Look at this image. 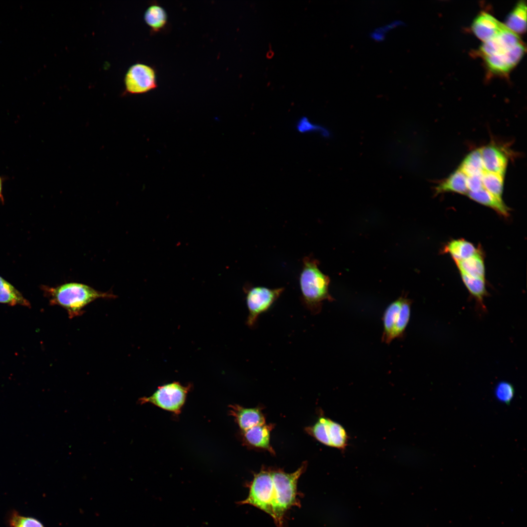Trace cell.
Instances as JSON below:
<instances>
[{"label": "cell", "mask_w": 527, "mask_h": 527, "mask_svg": "<svg viewBox=\"0 0 527 527\" xmlns=\"http://www.w3.org/2000/svg\"><path fill=\"white\" fill-rule=\"evenodd\" d=\"M295 128L299 133L302 134H316L324 138H328L331 136V133L327 128L315 122L305 116L298 119L295 124Z\"/></svg>", "instance_id": "obj_25"}, {"label": "cell", "mask_w": 527, "mask_h": 527, "mask_svg": "<svg viewBox=\"0 0 527 527\" xmlns=\"http://www.w3.org/2000/svg\"><path fill=\"white\" fill-rule=\"evenodd\" d=\"M0 303L31 307V304L12 284L0 276Z\"/></svg>", "instance_id": "obj_17"}, {"label": "cell", "mask_w": 527, "mask_h": 527, "mask_svg": "<svg viewBox=\"0 0 527 527\" xmlns=\"http://www.w3.org/2000/svg\"><path fill=\"white\" fill-rule=\"evenodd\" d=\"M124 83L123 94H140L148 92L157 86L156 71L147 64L136 63L127 71Z\"/></svg>", "instance_id": "obj_8"}, {"label": "cell", "mask_w": 527, "mask_h": 527, "mask_svg": "<svg viewBox=\"0 0 527 527\" xmlns=\"http://www.w3.org/2000/svg\"><path fill=\"white\" fill-rule=\"evenodd\" d=\"M41 289L50 305H59L67 312L70 319L80 316L88 304L98 299L116 298L112 292H101L82 283L70 282L55 287L42 285Z\"/></svg>", "instance_id": "obj_1"}, {"label": "cell", "mask_w": 527, "mask_h": 527, "mask_svg": "<svg viewBox=\"0 0 527 527\" xmlns=\"http://www.w3.org/2000/svg\"><path fill=\"white\" fill-rule=\"evenodd\" d=\"M482 175H473L467 176V186L468 191L476 192L484 188L482 182Z\"/></svg>", "instance_id": "obj_30"}, {"label": "cell", "mask_w": 527, "mask_h": 527, "mask_svg": "<svg viewBox=\"0 0 527 527\" xmlns=\"http://www.w3.org/2000/svg\"><path fill=\"white\" fill-rule=\"evenodd\" d=\"M482 178L483 187L497 198L502 200L504 176L485 171Z\"/></svg>", "instance_id": "obj_26"}, {"label": "cell", "mask_w": 527, "mask_h": 527, "mask_svg": "<svg viewBox=\"0 0 527 527\" xmlns=\"http://www.w3.org/2000/svg\"><path fill=\"white\" fill-rule=\"evenodd\" d=\"M403 24L402 21L395 20L383 26L378 27L371 32L370 34V38L375 41H382L385 39L386 34L388 32L403 25Z\"/></svg>", "instance_id": "obj_29"}, {"label": "cell", "mask_w": 527, "mask_h": 527, "mask_svg": "<svg viewBox=\"0 0 527 527\" xmlns=\"http://www.w3.org/2000/svg\"><path fill=\"white\" fill-rule=\"evenodd\" d=\"M411 303L410 299L402 296L386 308L383 317V342L389 344L402 337L409 321Z\"/></svg>", "instance_id": "obj_4"}, {"label": "cell", "mask_w": 527, "mask_h": 527, "mask_svg": "<svg viewBox=\"0 0 527 527\" xmlns=\"http://www.w3.org/2000/svg\"><path fill=\"white\" fill-rule=\"evenodd\" d=\"M306 464L295 471L288 473L281 469L270 470L276 498L271 517L278 527H285V516L293 507H300L297 482L304 472Z\"/></svg>", "instance_id": "obj_3"}, {"label": "cell", "mask_w": 527, "mask_h": 527, "mask_svg": "<svg viewBox=\"0 0 527 527\" xmlns=\"http://www.w3.org/2000/svg\"><path fill=\"white\" fill-rule=\"evenodd\" d=\"M522 42L518 35L504 24L497 34L483 42L477 51V54L483 58L499 53Z\"/></svg>", "instance_id": "obj_10"}, {"label": "cell", "mask_w": 527, "mask_h": 527, "mask_svg": "<svg viewBox=\"0 0 527 527\" xmlns=\"http://www.w3.org/2000/svg\"><path fill=\"white\" fill-rule=\"evenodd\" d=\"M3 183V178L0 176V202L2 203H3L4 202L2 194Z\"/></svg>", "instance_id": "obj_31"}, {"label": "cell", "mask_w": 527, "mask_h": 527, "mask_svg": "<svg viewBox=\"0 0 527 527\" xmlns=\"http://www.w3.org/2000/svg\"><path fill=\"white\" fill-rule=\"evenodd\" d=\"M190 386H183L178 382L163 385L152 395L139 400L141 404H152L162 409L178 415L185 402Z\"/></svg>", "instance_id": "obj_6"}, {"label": "cell", "mask_w": 527, "mask_h": 527, "mask_svg": "<svg viewBox=\"0 0 527 527\" xmlns=\"http://www.w3.org/2000/svg\"><path fill=\"white\" fill-rule=\"evenodd\" d=\"M435 194L453 192L467 195V176L459 168L454 171L446 179L439 183L435 187Z\"/></svg>", "instance_id": "obj_15"}, {"label": "cell", "mask_w": 527, "mask_h": 527, "mask_svg": "<svg viewBox=\"0 0 527 527\" xmlns=\"http://www.w3.org/2000/svg\"><path fill=\"white\" fill-rule=\"evenodd\" d=\"M466 195L472 200L492 208L504 216L508 215V208L503 200L497 198L484 188L476 192L468 191Z\"/></svg>", "instance_id": "obj_18"}, {"label": "cell", "mask_w": 527, "mask_h": 527, "mask_svg": "<svg viewBox=\"0 0 527 527\" xmlns=\"http://www.w3.org/2000/svg\"><path fill=\"white\" fill-rule=\"evenodd\" d=\"M460 273L467 276L485 279V265L483 258L477 253L466 259L455 262Z\"/></svg>", "instance_id": "obj_20"}, {"label": "cell", "mask_w": 527, "mask_h": 527, "mask_svg": "<svg viewBox=\"0 0 527 527\" xmlns=\"http://www.w3.org/2000/svg\"><path fill=\"white\" fill-rule=\"evenodd\" d=\"M504 25L488 13L482 12L474 19L471 29L474 34L484 42L497 34Z\"/></svg>", "instance_id": "obj_12"}, {"label": "cell", "mask_w": 527, "mask_h": 527, "mask_svg": "<svg viewBox=\"0 0 527 527\" xmlns=\"http://www.w3.org/2000/svg\"><path fill=\"white\" fill-rule=\"evenodd\" d=\"M272 426V425L264 424L243 431L244 439L251 446L273 452L270 444V432Z\"/></svg>", "instance_id": "obj_14"}, {"label": "cell", "mask_w": 527, "mask_h": 527, "mask_svg": "<svg viewBox=\"0 0 527 527\" xmlns=\"http://www.w3.org/2000/svg\"><path fill=\"white\" fill-rule=\"evenodd\" d=\"M248 315L246 324L253 327L260 315L268 311L280 297L284 287L270 288L246 284L243 287Z\"/></svg>", "instance_id": "obj_5"}, {"label": "cell", "mask_w": 527, "mask_h": 527, "mask_svg": "<svg viewBox=\"0 0 527 527\" xmlns=\"http://www.w3.org/2000/svg\"><path fill=\"white\" fill-rule=\"evenodd\" d=\"M229 407L230 414L234 417L243 431L265 424L264 417L258 407L244 408L238 405H231Z\"/></svg>", "instance_id": "obj_13"}, {"label": "cell", "mask_w": 527, "mask_h": 527, "mask_svg": "<svg viewBox=\"0 0 527 527\" xmlns=\"http://www.w3.org/2000/svg\"><path fill=\"white\" fill-rule=\"evenodd\" d=\"M319 265V261L311 255L304 257L299 277L302 303L314 315L321 312L324 301L334 300L329 292L330 279Z\"/></svg>", "instance_id": "obj_2"}, {"label": "cell", "mask_w": 527, "mask_h": 527, "mask_svg": "<svg viewBox=\"0 0 527 527\" xmlns=\"http://www.w3.org/2000/svg\"><path fill=\"white\" fill-rule=\"evenodd\" d=\"M467 176L483 174L485 171L480 148L473 150L464 158L459 168Z\"/></svg>", "instance_id": "obj_24"}, {"label": "cell", "mask_w": 527, "mask_h": 527, "mask_svg": "<svg viewBox=\"0 0 527 527\" xmlns=\"http://www.w3.org/2000/svg\"><path fill=\"white\" fill-rule=\"evenodd\" d=\"M494 393L499 401L508 405L514 397L515 391L513 386L510 383L503 381L497 385Z\"/></svg>", "instance_id": "obj_28"}, {"label": "cell", "mask_w": 527, "mask_h": 527, "mask_svg": "<svg viewBox=\"0 0 527 527\" xmlns=\"http://www.w3.org/2000/svg\"><path fill=\"white\" fill-rule=\"evenodd\" d=\"M7 520L9 527H44L37 519L22 515L15 509L9 512Z\"/></svg>", "instance_id": "obj_27"}, {"label": "cell", "mask_w": 527, "mask_h": 527, "mask_svg": "<svg viewBox=\"0 0 527 527\" xmlns=\"http://www.w3.org/2000/svg\"><path fill=\"white\" fill-rule=\"evenodd\" d=\"M326 434L329 446L344 449L347 446L348 436L345 429L339 424L328 418Z\"/></svg>", "instance_id": "obj_23"}, {"label": "cell", "mask_w": 527, "mask_h": 527, "mask_svg": "<svg viewBox=\"0 0 527 527\" xmlns=\"http://www.w3.org/2000/svg\"><path fill=\"white\" fill-rule=\"evenodd\" d=\"M145 23L154 32H159L166 25L167 15L164 9L158 4H152L146 9L144 14Z\"/></svg>", "instance_id": "obj_21"}, {"label": "cell", "mask_w": 527, "mask_h": 527, "mask_svg": "<svg viewBox=\"0 0 527 527\" xmlns=\"http://www.w3.org/2000/svg\"><path fill=\"white\" fill-rule=\"evenodd\" d=\"M461 273V278L469 293L475 299L478 306L483 312L487 309L484 303L487 295L485 279L475 278Z\"/></svg>", "instance_id": "obj_19"}, {"label": "cell", "mask_w": 527, "mask_h": 527, "mask_svg": "<svg viewBox=\"0 0 527 527\" xmlns=\"http://www.w3.org/2000/svg\"><path fill=\"white\" fill-rule=\"evenodd\" d=\"M480 150L485 171L504 176L508 162L506 153L493 144L480 148Z\"/></svg>", "instance_id": "obj_11"}, {"label": "cell", "mask_w": 527, "mask_h": 527, "mask_svg": "<svg viewBox=\"0 0 527 527\" xmlns=\"http://www.w3.org/2000/svg\"><path fill=\"white\" fill-rule=\"evenodd\" d=\"M273 483L270 470L262 469L255 473L249 485L247 498L239 502V504H248L271 514L272 503Z\"/></svg>", "instance_id": "obj_7"}, {"label": "cell", "mask_w": 527, "mask_h": 527, "mask_svg": "<svg viewBox=\"0 0 527 527\" xmlns=\"http://www.w3.org/2000/svg\"><path fill=\"white\" fill-rule=\"evenodd\" d=\"M506 26L516 34H523L527 27V5L524 1H519L508 15Z\"/></svg>", "instance_id": "obj_16"}, {"label": "cell", "mask_w": 527, "mask_h": 527, "mask_svg": "<svg viewBox=\"0 0 527 527\" xmlns=\"http://www.w3.org/2000/svg\"><path fill=\"white\" fill-rule=\"evenodd\" d=\"M444 251L450 254L455 262L466 259L478 253L474 245L464 239L452 240L446 245Z\"/></svg>", "instance_id": "obj_22"}, {"label": "cell", "mask_w": 527, "mask_h": 527, "mask_svg": "<svg viewBox=\"0 0 527 527\" xmlns=\"http://www.w3.org/2000/svg\"><path fill=\"white\" fill-rule=\"evenodd\" d=\"M525 51L526 46L522 42L506 52L482 59L490 74L505 76L518 63Z\"/></svg>", "instance_id": "obj_9"}]
</instances>
